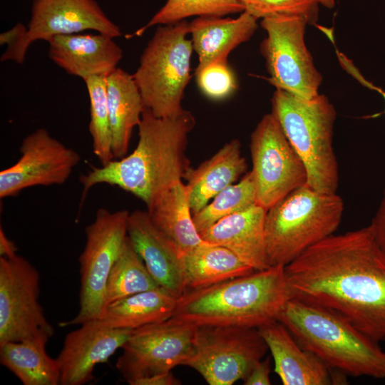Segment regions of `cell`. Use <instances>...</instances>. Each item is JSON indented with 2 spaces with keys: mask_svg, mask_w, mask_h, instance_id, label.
Instances as JSON below:
<instances>
[{
  "mask_svg": "<svg viewBox=\"0 0 385 385\" xmlns=\"http://www.w3.org/2000/svg\"><path fill=\"white\" fill-rule=\"evenodd\" d=\"M292 297L331 309L385 341V253L369 225L332 235L284 267Z\"/></svg>",
  "mask_w": 385,
  "mask_h": 385,
  "instance_id": "cell-1",
  "label": "cell"
},
{
  "mask_svg": "<svg viewBox=\"0 0 385 385\" xmlns=\"http://www.w3.org/2000/svg\"><path fill=\"white\" fill-rule=\"evenodd\" d=\"M195 125L194 115L185 109L176 116L159 118L145 108L133 151L80 176L82 200L94 185L108 184L133 194L149 206L163 192L183 180L190 167L185 150Z\"/></svg>",
  "mask_w": 385,
  "mask_h": 385,
  "instance_id": "cell-2",
  "label": "cell"
},
{
  "mask_svg": "<svg viewBox=\"0 0 385 385\" xmlns=\"http://www.w3.org/2000/svg\"><path fill=\"white\" fill-rule=\"evenodd\" d=\"M284 267L272 266L178 299L172 317L194 325L258 328L277 320L292 295Z\"/></svg>",
  "mask_w": 385,
  "mask_h": 385,
  "instance_id": "cell-3",
  "label": "cell"
},
{
  "mask_svg": "<svg viewBox=\"0 0 385 385\" xmlns=\"http://www.w3.org/2000/svg\"><path fill=\"white\" fill-rule=\"evenodd\" d=\"M277 320L331 369L355 377L385 378V352L335 312L292 297Z\"/></svg>",
  "mask_w": 385,
  "mask_h": 385,
  "instance_id": "cell-4",
  "label": "cell"
},
{
  "mask_svg": "<svg viewBox=\"0 0 385 385\" xmlns=\"http://www.w3.org/2000/svg\"><path fill=\"white\" fill-rule=\"evenodd\" d=\"M271 103V113L305 165L307 185L318 192L337 193L339 170L333 148L337 113L328 98L319 94L304 99L276 89Z\"/></svg>",
  "mask_w": 385,
  "mask_h": 385,
  "instance_id": "cell-5",
  "label": "cell"
},
{
  "mask_svg": "<svg viewBox=\"0 0 385 385\" xmlns=\"http://www.w3.org/2000/svg\"><path fill=\"white\" fill-rule=\"evenodd\" d=\"M344 202L337 193L301 186L267 210L265 249L270 267L286 266L306 250L334 234Z\"/></svg>",
  "mask_w": 385,
  "mask_h": 385,
  "instance_id": "cell-6",
  "label": "cell"
},
{
  "mask_svg": "<svg viewBox=\"0 0 385 385\" xmlns=\"http://www.w3.org/2000/svg\"><path fill=\"white\" fill-rule=\"evenodd\" d=\"M188 34L186 20L158 26L133 74L145 108L157 117H174L184 110L182 101L191 78L193 51Z\"/></svg>",
  "mask_w": 385,
  "mask_h": 385,
  "instance_id": "cell-7",
  "label": "cell"
},
{
  "mask_svg": "<svg viewBox=\"0 0 385 385\" xmlns=\"http://www.w3.org/2000/svg\"><path fill=\"white\" fill-rule=\"evenodd\" d=\"M267 36L260 44L269 77L267 81L304 99L319 95L322 76L316 68L304 41L308 19L299 15L279 14L262 19Z\"/></svg>",
  "mask_w": 385,
  "mask_h": 385,
  "instance_id": "cell-8",
  "label": "cell"
},
{
  "mask_svg": "<svg viewBox=\"0 0 385 385\" xmlns=\"http://www.w3.org/2000/svg\"><path fill=\"white\" fill-rule=\"evenodd\" d=\"M267 350L258 328L197 327L192 352L183 365L195 370L210 385H232L244 381Z\"/></svg>",
  "mask_w": 385,
  "mask_h": 385,
  "instance_id": "cell-9",
  "label": "cell"
},
{
  "mask_svg": "<svg viewBox=\"0 0 385 385\" xmlns=\"http://www.w3.org/2000/svg\"><path fill=\"white\" fill-rule=\"evenodd\" d=\"M129 214L126 210L99 208L86 227V245L79 257L80 309L75 317L60 326L81 325L100 317L109 274L128 236Z\"/></svg>",
  "mask_w": 385,
  "mask_h": 385,
  "instance_id": "cell-10",
  "label": "cell"
},
{
  "mask_svg": "<svg viewBox=\"0 0 385 385\" xmlns=\"http://www.w3.org/2000/svg\"><path fill=\"white\" fill-rule=\"evenodd\" d=\"M36 268L18 255L0 257V345L10 342H48L54 329L39 297Z\"/></svg>",
  "mask_w": 385,
  "mask_h": 385,
  "instance_id": "cell-11",
  "label": "cell"
},
{
  "mask_svg": "<svg viewBox=\"0 0 385 385\" xmlns=\"http://www.w3.org/2000/svg\"><path fill=\"white\" fill-rule=\"evenodd\" d=\"M250 148L257 204L267 210L307 184L305 165L272 113L252 133Z\"/></svg>",
  "mask_w": 385,
  "mask_h": 385,
  "instance_id": "cell-12",
  "label": "cell"
},
{
  "mask_svg": "<svg viewBox=\"0 0 385 385\" xmlns=\"http://www.w3.org/2000/svg\"><path fill=\"white\" fill-rule=\"evenodd\" d=\"M197 327L170 317L133 329L115 366L128 384L170 372L190 356Z\"/></svg>",
  "mask_w": 385,
  "mask_h": 385,
  "instance_id": "cell-13",
  "label": "cell"
},
{
  "mask_svg": "<svg viewBox=\"0 0 385 385\" xmlns=\"http://www.w3.org/2000/svg\"><path fill=\"white\" fill-rule=\"evenodd\" d=\"M21 156L0 172V197L16 196L24 189L65 183L81 160L79 153L53 137L45 128L27 135Z\"/></svg>",
  "mask_w": 385,
  "mask_h": 385,
  "instance_id": "cell-14",
  "label": "cell"
},
{
  "mask_svg": "<svg viewBox=\"0 0 385 385\" xmlns=\"http://www.w3.org/2000/svg\"><path fill=\"white\" fill-rule=\"evenodd\" d=\"M132 331L109 327L94 319L68 333L56 358L60 385H83L92 381L96 366L107 361L122 348Z\"/></svg>",
  "mask_w": 385,
  "mask_h": 385,
  "instance_id": "cell-15",
  "label": "cell"
},
{
  "mask_svg": "<svg viewBox=\"0 0 385 385\" xmlns=\"http://www.w3.org/2000/svg\"><path fill=\"white\" fill-rule=\"evenodd\" d=\"M26 43L59 35L94 31L112 38L122 35L96 0H33Z\"/></svg>",
  "mask_w": 385,
  "mask_h": 385,
  "instance_id": "cell-16",
  "label": "cell"
},
{
  "mask_svg": "<svg viewBox=\"0 0 385 385\" xmlns=\"http://www.w3.org/2000/svg\"><path fill=\"white\" fill-rule=\"evenodd\" d=\"M128 236L158 285L177 299L185 292L183 253L152 222L147 211L129 214Z\"/></svg>",
  "mask_w": 385,
  "mask_h": 385,
  "instance_id": "cell-17",
  "label": "cell"
},
{
  "mask_svg": "<svg viewBox=\"0 0 385 385\" xmlns=\"http://www.w3.org/2000/svg\"><path fill=\"white\" fill-rule=\"evenodd\" d=\"M258 329L270 349L274 371L284 385L341 384L346 381L340 374L309 351L302 347L288 329L273 320Z\"/></svg>",
  "mask_w": 385,
  "mask_h": 385,
  "instance_id": "cell-18",
  "label": "cell"
},
{
  "mask_svg": "<svg viewBox=\"0 0 385 385\" xmlns=\"http://www.w3.org/2000/svg\"><path fill=\"white\" fill-rule=\"evenodd\" d=\"M47 42L50 59L68 74L83 80L108 76L123 58V50L113 38L100 33L59 35Z\"/></svg>",
  "mask_w": 385,
  "mask_h": 385,
  "instance_id": "cell-19",
  "label": "cell"
},
{
  "mask_svg": "<svg viewBox=\"0 0 385 385\" xmlns=\"http://www.w3.org/2000/svg\"><path fill=\"white\" fill-rule=\"evenodd\" d=\"M266 214L267 210L256 204L199 233L205 242L227 248L255 271L265 270L270 267L265 249Z\"/></svg>",
  "mask_w": 385,
  "mask_h": 385,
  "instance_id": "cell-20",
  "label": "cell"
},
{
  "mask_svg": "<svg viewBox=\"0 0 385 385\" xmlns=\"http://www.w3.org/2000/svg\"><path fill=\"white\" fill-rule=\"evenodd\" d=\"M257 21L243 11L236 19L199 16L190 22V40L198 56L195 72L213 61L227 58L232 50L252 37L257 29Z\"/></svg>",
  "mask_w": 385,
  "mask_h": 385,
  "instance_id": "cell-21",
  "label": "cell"
},
{
  "mask_svg": "<svg viewBox=\"0 0 385 385\" xmlns=\"http://www.w3.org/2000/svg\"><path fill=\"white\" fill-rule=\"evenodd\" d=\"M247 168L246 159L241 154V145L237 139L225 143L197 168L190 167L183 180H186L189 190L192 215L245 175Z\"/></svg>",
  "mask_w": 385,
  "mask_h": 385,
  "instance_id": "cell-22",
  "label": "cell"
},
{
  "mask_svg": "<svg viewBox=\"0 0 385 385\" xmlns=\"http://www.w3.org/2000/svg\"><path fill=\"white\" fill-rule=\"evenodd\" d=\"M106 82L112 153L120 159L127 155L145 108L133 74L118 67L106 76Z\"/></svg>",
  "mask_w": 385,
  "mask_h": 385,
  "instance_id": "cell-23",
  "label": "cell"
},
{
  "mask_svg": "<svg viewBox=\"0 0 385 385\" xmlns=\"http://www.w3.org/2000/svg\"><path fill=\"white\" fill-rule=\"evenodd\" d=\"M147 207L154 225L183 254L205 242L195 227L189 190L183 180L163 192Z\"/></svg>",
  "mask_w": 385,
  "mask_h": 385,
  "instance_id": "cell-24",
  "label": "cell"
},
{
  "mask_svg": "<svg viewBox=\"0 0 385 385\" xmlns=\"http://www.w3.org/2000/svg\"><path fill=\"white\" fill-rule=\"evenodd\" d=\"M183 270L185 292L255 271L227 248L206 242L183 254Z\"/></svg>",
  "mask_w": 385,
  "mask_h": 385,
  "instance_id": "cell-25",
  "label": "cell"
},
{
  "mask_svg": "<svg viewBox=\"0 0 385 385\" xmlns=\"http://www.w3.org/2000/svg\"><path fill=\"white\" fill-rule=\"evenodd\" d=\"M177 301L159 287L110 303L98 319L109 327L135 329L172 317Z\"/></svg>",
  "mask_w": 385,
  "mask_h": 385,
  "instance_id": "cell-26",
  "label": "cell"
},
{
  "mask_svg": "<svg viewBox=\"0 0 385 385\" xmlns=\"http://www.w3.org/2000/svg\"><path fill=\"white\" fill-rule=\"evenodd\" d=\"M43 341L10 342L0 345L1 364L24 385H58L61 374Z\"/></svg>",
  "mask_w": 385,
  "mask_h": 385,
  "instance_id": "cell-27",
  "label": "cell"
},
{
  "mask_svg": "<svg viewBox=\"0 0 385 385\" xmlns=\"http://www.w3.org/2000/svg\"><path fill=\"white\" fill-rule=\"evenodd\" d=\"M159 287L127 236L109 274L105 305L128 296Z\"/></svg>",
  "mask_w": 385,
  "mask_h": 385,
  "instance_id": "cell-28",
  "label": "cell"
},
{
  "mask_svg": "<svg viewBox=\"0 0 385 385\" xmlns=\"http://www.w3.org/2000/svg\"><path fill=\"white\" fill-rule=\"evenodd\" d=\"M257 204V191L252 171L216 195L199 212L192 215L198 232L210 227L222 218L245 210Z\"/></svg>",
  "mask_w": 385,
  "mask_h": 385,
  "instance_id": "cell-29",
  "label": "cell"
},
{
  "mask_svg": "<svg viewBox=\"0 0 385 385\" xmlns=\"http://www.w3.org/2000/svg\"><path fill=\"white\" fill-rule=\"evenodd\" d=\"M90 102L88 130L92 138L93 153L101 165L114 159L111 147L106 76L83 79Z\"/></svg>",
  "mask_w": 385,
  "mask_h": 385,
  "instance_id": "cell-30",
  "label": "cell"
},
{
  "mask_svg": "<svg viewBox=\"0 0 385 385\" xmlns=\"http://www.w3.org/2000/svg\"><path fill=\"white\" fill-rule=\"evenodd\" d=\"M244 7L240 0H167L149 21L133 35L142 36L154 26L173 24L190 16H220L242 13Z\"/></svg>",
  "mask_w": 385,
  "mask_h": 385,
  "instance_id": "cell-31",
  "label": "cell"
},
{
  "mask_svg": "<svg viewBox=\"0 0 385 385\" xmlns=\"http://www.w3.org/2000/svg\"><path fill=\"white\" fill-rule=\"evenodd\" d=\"M195 76L201 92L213 100L224 99L237 88V81L227 58L210 63L195 72Z\"/></svg>",
  "mask_w": 385,
  "mask_h": 385,
  "instance_id": "cell-32",
  "label": "cell"
},
{
  "mask_svg": "<svg viewBox=\"0 0 385 385\" xmlns=\"http://www.w3.org/2000/svg\"><path fill=\"white\" fill-rule=\"evenodd\" d=\"M247 12L256 19L291 14L306 17L309 24H314L318 17L317 0H240Z\"/></svg>",
  "mask_w": 385,
  "mask_h": 385,
  "instance_id": "cell-33",
  "label": "cell"
},
{
  "mask_svg": "<svg viewBox=\"0 0 385 385\" xmlns=\"http://www.w3.org/2000/svg\"><path fill=\"white\" fill-rule=\"evenodd\" d=\"M27 31L26 26L18 22L10 29L1 33L0 44L6 46L0 58L1 62L14 61L22 64L25 61L29 47L26 43Z\"/></svg>",
  "mask_w": 385,
  "mask_h": 385,
  "instance_id": "cell-34",
  "label": "cell"
},
{
  "mask_svg": "<svg viewBox=\"0 0 385 385\" xmlns=\"http://www.w3.org/2000/svg\"><path fill=\"white\" fill-rule=\"evenodd\" d=\"M369 226L376 242L385 253V186L381 202Z\"/></svg>",
  "mask_w": 385,
  "mask_h": 385,
  "instance_id": "cell-35",
  "label": "cell"
},
{
  "mask_svg": "<svg viewBox=\"0 0 385 385\" xmlns=\"http://www.w3.org/2000/svg\"><path fill=\"white\" fill-rule=\"evenodd\" d=\"M270 359L267 357L260 361L243 381L245 385H270Z\"/></svg>",
  "mask_w": 385,
  "mask_h": 385,
  "instance_id": "cell-36",
  "label": "cell"
},
{
  "mask_svg": "<svg viewBox=\"0 0 385 385\" xmlns=\"http://www.w3.org/2000/svg\"><path fill=\"white\" fill-rule=\"evenodd\" d=\"M180 381L171 371L138 379L131 385H180Z\"/></svg>",
  "mask_w": 385,
  "mask_h": 385,
  "instance_id": "cell-37",
  "label": "cell"
},
{
  "mask_svg": "<svg viewBox=\"0 0 385 385\" xmlns=\"http://www.w3.org/2000/svg\"><path fill=\"white\" fill-rule=\"evenodd\" d=\"M17 247L15 243L7 237L4 230L0 228V257H12L16 255Z\"/></svg>",
  "mask_w": 385,
  "mask_h": 385,
  "instance_id": "cell-38",
  "label": "cell"
},
{
  "mask_svg": "<svg viewBox=\"0 0 385 385\" xmlns=\"http://www.w3.org/2000/svg\"><path fill=\"white\" fill-rule=\"evenodd\" d=\"M359 83L362 84L363 86L369 88V89L376 91L378 93H379L381 95V96L384 98V101H385V91L382 90L381 88H379L374 86L372 83L366 80L364 77L360 79ZM384 113H385V110H384Z\"/></svg>",
  "mask_w": 385,
  "mask_h": 385,
  "instance_id": "cell-39",
  "label": "cell"
},
{
  "mask_svg": "<svg viewBox=\"0 0 385 385\" xmlns=\"http://www.w3.org/2000/svg\"><path fill=\"white\" fill-rule=\"evenodd\" d=\"M317 1L319 4H322L328 9H332L335 3L334 0H317Z\"/></svg>",
  "mask_w": 385,
  "mask_h": 385,
  "instance_id": "cell-40",
  "label": "cell"
}]
</instances>
